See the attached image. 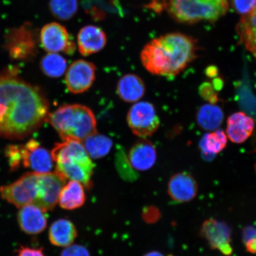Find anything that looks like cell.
Segmentation results:
<instances>
[{
	"instance_id": "1",
	"label": "cell",
	"mask_w": 256,
	"mask_h": 256,
	"mask_svg": "<svg viewBox=\"0 0 256 256\" xmlns=\"http://www.w3.org/2000/svg\"><path fill=\"white\" fill-rule=\"evenodd\" d=\"M49 103L44 92L12 75L0 76V137L21 140L46 122Z\"/></svg>"
},
{
	"instance_id": "2",
	"label": "cell",
	"mask_w": 256,
	"mask_h": 256,
	"mask_svg": "<svg viewBox=\"0 0 256 256\" xmlns=\"http://www.w3.org/2000/svg\"><path fill=\"white\" fill-rule=\"evenodd\" d=\"M198 41L181 33L162 35L150 41L144 47L140 60L152 74L177 76L198 58Z\"/></svg>"
},
{
	"instance_id": "3",
	"label": "cell",
	"mask_w": 256,
	"mask_h": 256,
	"mask_svg": "<svg viewBox=\"0 0 256 256\" xmlns=\"http://www.w3.org/2000/svg\"><path fill=\"white\" fill-rule=\"evenodd\" d=\"M228 0H150L146 8L156 14L166 12L184 24L215 22L228 12Z\"/></svg>"
},
{
	"instance_id": "4",
	"label": "cell",
	"mask_w": 256,
	"mask_h": 256,
	"mask_svg": "<svg viewBox=\"0 0 256 256\" xmlns=\"http://www.w3.org/2000/svg\"><path fill=\"white\" fill-rule=\"evenodd\" d=\"M62 140L83 142L97 133L96 118L91 110L81 104H65L49 114L46 118Z\"/></svg>"
},
{
	"instance_id": "5",
	"label": "cell",
	"mask_w": 256,
	"mask_h": 256,
	"mask_svg": "<svg viewBox=\"0 0 256 256\" xmlns=\"http://www.w3.org/2000/svg\"><path fill=\"white\" fill-rule=\"evenodd\" d=\"M5 48L15 59H28L36 52V34L33 24L25 22L9 28L5 34Z\"/></svg>"
},
{
	"instance_id": "6",
	"label": "cell",
	"mask_w": 256,
	"mask_h": 256,
	"mask_svg": "<svg viewBox=\"0 0 256 256\" xmlns=\"http://www.w3.org/2000/svg\"><path fill=\"white\" fill-rule=\"evenodd\" d=\"M39 174L27 172L10 184L0 188L3 200L20 208L28 204H34L36 200Z\"/></svg>"
},
{
	"instance_id": "7",
	"label": "cell",
	"mask_w": 256,
	"mask_h": 256,
	"mask_svg": "<svg viewBox=\"0 0 256 256\" xmlns=\"http://www.w3.org/2000/svg\"><path fill=\"white\" fill-rule=\"evenodd\" d=\"M128 126L138 136H152L158 129L160 120L153 104L140 102L130 108L127 115Z\"/></svg>"
},
{
	"instance_id": "8",
	"label": "cell",
	"mask_w": 256,
	"mask_h": 256,
	"mask_svg": "<svg viewBox=\"0 0 256 256\" xmlns=\"http://www.w3.org/2000/svg\"><path fill=\"white\" fill-rule=\"evenodd\" d=\"M40 42L44 49L49 53L72 55L76 49L72 35L65 26L57 22L44 26L40 30Z\"/></svg>"
},
{
	"instance_id": "9",
	"label": "cell",
	"mask_w": 256,
	"mask_h": 256,
	"mask_svg": "<svg viewBox=\"0 0 256 256\" xmlns=\"http://www.w3.org/2000/svg\"><path fill=\"white\" fill-rule=\"evenodd\" d=\"M66 180L64 176L56 171L39 174L37 196L34 204L46 212L52 210L58 202Z\"/></svg>"
},
{
	"instance_id": "10",
	"label": "cell",
	"mask_w": 256,
	"mask_h": 256,
	"mask_svg": "<svg viewBox=\"0 0 256 256\" xmlns=\"http://www.w3.org/2000/svg\"><path fill=\"white\" fill-rule=\"evenodd\" d=\"M96 78V66L92 62L80 60L70 66L66 75L67 89L73 94H80L87 91Z\"/></svg>"
},
{
	"instance_id": "11",
	"label": "cell",
	"mask_w": 256,
	"mask_h": 256,
	"mask_svg": "<svg viewBox=\"0 0 256 256\" xmlns=\"http://www.w3.org/2000/svg\"><path fill=\"white\" fill-rule=\"evenodd\" d=\"M198 184L195 178L187 172L172 176L168 183L170 197L178 202H188L196 196Z\"/></svg>"
},
{
	"instance_id": "12",
	"label": "cell",
	"mask_w": 256,
	"mask_h": 256,
	"mask_svg": "<svg viewBox=\"0 0 256 256\" xmlns=\"http://www.w3.org/2000/svg\"><path fill=\"white\" fill-rule=\"evenodd\" d=\"M94 168V162L91 158H89L56 163V172L66 179L78 181L84 186L90 188L91 178Z\"/></svg>"
},
{
	"instance_id": "13",
	"label": "cell",
	"mask_w": 256,
	"mask_h": 256,
	"mask_svg": "<svg viewBox=\"0 0 256 256\" xmlns=\"http://www.w3.org/2000/svg\"><path fill=\"white\" fill-rule=\"evenodd\" d=\"M107 44V36L102 28L88 25L80 30L78 36L79 52L84 56L98 52Z\"/></svg>"
},
{
	"instance_id": "14",
	"label": "cell",
	"mask_w": 256,
	"mask_h": 256,
	"mask_svg": "<svg viewBox=\"0 0 256 256\" xmlns=\"http://www.w3.org/2000/svg\"><path fill=\"white\" fill-rule=\"evenodd\" d=\"M25 147L26 154L23 164L25 168H30L38 174H48L52 170L54 161L48 150L34 140H30Z\"/></svg>"
},
{
	"instance_id": "15",
	"label": "cell",
	"mask_w": 256,
	"mask_h": 256,
	"mask_svg": "<svg viewBox=\"0 0 256 256\" xmlns=\"http://www.w3.org/2000/svg\"><path fill=\"white\" fill-rule=\"evenodd\" d=\"M200 235L206 239L210 247L220 250L224 246L230 244L232 230L228 224L215 219L206 220L201 226Z\"/></svg>"
},
{
	"instance_id": "16",
	"label": "cell",
	"mask_w": 256,
	"mask_h": 256,
	"mask_svg": "<svg viewBox=\"0 0 256 256\" xmlns=\"http://www.w3.org/2000/svg\"><path fill=\"white\" fill-rule=\"evenodd\" d=\"M44 211L34 204L20 208L18 222L22 231L28 234H38L46 228L47 220Z\"/></svg>"
},
{
	"instance_id": "17",
	"label": "cell",
	"mask_w": 256,
	"mask_h": 256,
	"mask_svg": "<svg viewBox=\"0 0 256 256\" xmlns=\"http://www.w3.org/2000/svg\"><path fill=\"white\" fill-rule=\"evenodd\" d=\"M156 159L155 146L146 138L140 140L130 150V164L138 171H146L154 165Z\"/></svg>"
},
{
	"instance_id": "18",
	"label": "cell",
	"mask_w": 256,
	"mask_h": 256,
	"mask_svg": "<svg viewBox=\"0 0 256 256\" xmlns=\"http://www.w3.org/2000/svg\"><path fill=\"white\" fill-rule=\"evenodd\" d=\"M255 122L244 112H239L230 116L227 120L226 136L232 142L242 144L252 135Z\"/></svg>"
},
{
	"instance_id": "19",
	"label": "cell",
	"mask_w": 256,
	"mask_h": 256,
	"mask_svg": "<svg viewBox=\"0 0 256 256\" xmlns=\"http://www.w3.org/2000/svg\"><path fill=\"white\" fill-rule=\"evenodd\" d=\"M236 30L240 42L252 54L256 62V6L249 14L242 16Z\"/></svg>"
},
{
	"instance_id": "20",
	"label": "cell",
	"mask_w": 256,
	"mask_h": 256,
	"mask_svg": "<svg viewBox=\"0 0 256 256\" xmlns=\"http://www.w3.org/2000/svg\"><path fill=\"white\" fill-rule=\"evenodd\" d=\"M51 154L56 163L90 158L82 142L73 139L64 140L62 142L56 144Z\"/></svg>"
},
{
	"instance_id": "21",
	"label": "cell",
	"mask_w": 256,
	"mask_h": 256,
	"mask_svg": "<svg viewBox=\"0 0 256 256\" xmlns=\"http://www.w3.org/2000/svg\"><path fill=\"white\" fill-rule=\"evenodd\" d=\"M116 90L122 100L133 103L143 97L146 92V86L139 76L130 74L120 80Z\"/></svg>"
},
{
	"instance_id": "22",
	"label": "cell",
	"mask_w": 256,
	"mask_h": 256,
	"mask_svg": "<svg viewBox=\"0 0 256 256\" xmlns=\"http://www.w3.org/2000/svg\"><path fill=\"white\" fill-rule=\"evenodd\" d=\"M78 236L74 224L68 220L60 219L51 225L49 239L51 244L58 247H68L72 244Z\"/></svg>"
},
{
	"instance_id": "23",
	"label": "cell",
	"mask_w": 256,
	"mask_h": 256,
	"mask_svg": "<svg viewBox=\"0 0 256 256\" xmlns=\"http://www.w3.org/2000/svg\"><path fill=\"white\" fill-rule=\"evenodd\" d=\"M86 194L82 184L76 180H71L64 185L59 196L60 207L64 210L78 209L84 204Z\"/></svg>"
},
{
	"instance_id": "24",
	"label": "cell",
	"mask_w": 256,
	"mask_h": 256,
	"mask_svg": "<svg viewBox=\"0 0 256 256\" xmlns=\"http://www.w3.org/2000/svg\"><path fill=\"white\" fill-rule=\"evenodd\" d=\"M227 144V136L222 130H216L212 132L206 134L200 142L204 160L210 161L216 154L223 151Z\"/></svg>"
},
{
	"instance_id": "25",
	"label": "cell",
	"mask_w": 256,
	"mask_h": 256,
	"mask_svg": "<svg viewBox=\"0 0 256 256\" xmlns=\"http://www.w3.org/2000/svg\"><path fill=\"white\" fill-rule=\"evenodd\" d=\"M197 121L200 126L206 130H215L222 124L224 112L216 104H206L200 108L197 114Z\"/></svg>"
},
{
	"instance_id": "26",
	"label": "cell",
	"mask_w": 256,
	"mask_h": 256,
	"mask_svg": "<svg viewBox=\"0 0 256 256\" xmlns=\"http://www.w3.org/2000/svg\"><path fill=\"white\" fill-rule=\"evenodd\" d=\"M82 142L90 158L94 159L106 156L113 146V142L110 138L98 133L89 136Z\"/></svg>"
},
{
	"instance_id": "27",
	"label": "cell",
	"mask_w": 256,
	"mask_h": 256,
	"mask_svg": "<svg viewBox=\"0 0 256 256\" xmlns=\"http://www.w3.org/2000/svg\"><path fill=\"white\" fill-rule=\"evenodd\" d=\"M42 71L48 76L58 78L65 73L66 60L58 53H49L42 58L40 63Z\"/></svg>"
},
{
	"instance_id": "28",
	"label": "cell",
	"mask_w": 256,
	"mask_h": 256,
	"mask_svg": "<svg viewBox=\"0 0 256 256\" xmlns=\"http://www.w3.org/2000/svg\"><path fill=\"white\" fill-rule=\"evenodd\" d=\"M48 8L54 18L67 21L78 12V0H50Z\"/></svg>"
},
{
	"instance_id": "29",
	"label": "cell",
	"mask_w": 256,
	"mask_h": 256,
	"mask_svg": "<svg viewBox=\"0 0 256 256\" xmlns=\"http://www.w3.org/2000/svg\"><path fill=\"white\" fill-rule=\"evenodd\" d=\"M25 146H10L6 149V156L8 160L11 171L18 170L22 164H24L26 156Z\"/></svg>"
},
{
	"instance_id": "30",
	"label": "cell",
	"mask_w": 256,
	"mask_h": 256,
	"mask_svg": "<svg viewBox=\"0 0 256 256\" xmlns=\"http://www.w3.org/2000/svg\"><path fill=\"white\" fill-rule=\"evenodd\" d=\"M230 5L238 14L244 16L249 14L256 7V0H228Z\"/></svg>"
},
{
	"instance_id": "31",
	"label": "cell",
	"mask_w": 256,
	"mask_h": 256,
	"mask_svg": "<svg viewBox=\"0 0 256 256\" xmlns=\"http://www.w3.org/2000/svg\"><path fill=\"white\" fill-rule=\"evenodd\" d=\"M202 97L210 102V104H216L218 102V97L214 92V87L209 82H204L200 88Z\"/></svg>"
},
{
	"instance_id": "32",
	"label": "cell",
	"mask_w": 256,
	"mask_h": 256,
	"mask_svg": "<svg viewBox=\"0 0 256 256\" xmlns=\"http://www.w3.org/2000/svg\"><path fill=\"white\" fill-rule=\"evenodd\" d=\"M60 256H90L88 250L81 245L69 246L60 254Z\"/></svg>"
},
{
	"instance_id": "33",
	"label": "cell",
	"mask_w": 256,
	"mask_h": 256,
	"mask_svg": "<svg viewBox=\"0 0 256 256\" xmlns=\"http://www.w3.org/2000/svg\"><path fill=\"white\" fill-rule=\"evenodd\" d=\"M143 218L148 223H155L161 217V213L158 208L154 206H148L144 210Z\"/></svg>"
},
{
	"instance_id": "34",
	"label": "cell",
	"mask_w": 256,
	"mask_h": 256,
	"mask_svg": "<svg viewBox=\"0 0 256 256\" xmlns=\"http://www.w3.org/2000/svg\"><path fill=\"white\" fill-rule=\"evenodd\" d=\"M18 256H44L42 250L22 247L18 251Z\"/></svg>"
},
{
	"instance_id": "35",
	"label": "cell",
	"mask_w": 256,
	"mask_h": 256,
	"mask_svg": "<svg viewBox=\"0 0 256 256\" xmlns=\"http://www.w3.org/2000/svg\"><path fill=\"white\" fill-rule=\"evenodd\" d=\"M256 238V228L252 226L244 227L242 232V240L243 243L248 241L249 240Z\"/></svg>"
},
{
	"instance_id": "36",
	"label": "cell",
	"mask_w": 256,
	"mask_h": 256,
	"mask_svg": "<svg viewBox=\"0 0 256 256\" xmlns=\"http://www.w3.org/2000/svg\"><path fill=\"white\" fill-rule=\"evenodd\" d=\"M246 250L252 254H256V238L249 240L245 243Z\"/></svg>"
},
{
	"instance_id": "37",
	"label": "cell",
	"mask_w": 256,
	"mask_h": 256,
	"mask_svg": "<svg viewBox=\"0 0 256 256\" xmlns=\"http://www.w3.org/2000/svg\"><path fill=\"white\" fill-rule=\"evenodd\" d=\"M144 256H164L161 252H149L148 254L144 255Z\"/></svg>"
}]
</instances>
